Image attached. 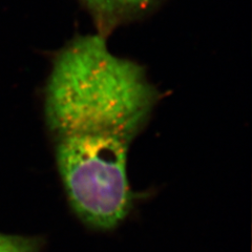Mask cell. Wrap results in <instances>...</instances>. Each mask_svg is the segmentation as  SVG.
Here are the masks:
<instances>
[{
	"mask_svg": "<svg viewBox=\"0 0 252 252\" xmlns=\"http://www.w3.org/2000/svg\"><path fill=\"white\" fill-rule=\"evenodd\" d=\"M106 40L78 35L59 50L44 98L68 203L86 226L102 231L129 214L127 155L159 100L145 68L116 56Z\"/></svg>",
	"mask_w": 252,
	"mask_h": 252,
	"instance_id": "cell-1",
	"label": "cell"
},
{
	"mask_svg": "<svg viewBox=\"0 0 252 252\" xmlns=\"http://www.w3.org/2000/svg\"><path fill=\"white\" fill-rule=\"evenodd\" d=\"M89 12L97 34L107 39L122 26L140 20L159 9L165 0H79Z\"/></svg>",
	"mask_w": 252,
	"mask_h": 252,
	"instance_id": "cell-2",
	"label": "cell"
},
{
	"mask_svg": "<svg viewBox=\"0 0 252 252\" xmlns=\"http://www.w3.org/2000/svg\"><path fill=\"white\" fill-rule=\"evenodd\" d=\"M41 245L39 238L0 233V252H39Z\"/></svg>",
	"mask_w": 252,
	"mask_h": 252,
	"instance_id": "cell-3",
	"label": "cell"
}]
</instances>
